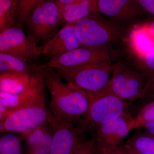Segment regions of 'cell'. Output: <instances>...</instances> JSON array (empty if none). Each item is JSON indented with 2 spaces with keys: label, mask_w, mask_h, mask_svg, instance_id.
Masks as SVG:
<instances>
[{
  "label": "cell",
  "mask_w": 154,
  "mask_h": 154,
  "mask_svg": "<svg viewBox=\"0 0 154 154\" xmlns=\"http://www.w3.org/2000/svg\"><path fill=\"white\" fill-rule=\"evenodd\" d=\"M82 46L76 34L74 24H67L43 45L42 54L51 60Z\"/></svg>",
  "instance_id": "14"
},
{
  "label": "cell",
  "mask_w": 154,
  "mask_h": 154,
  "mask_svg": "<svg viewBox=\"0 0 154 154\" xmlns=\"http://www.w3.org/2000/svg\"><path fill=\"white\" fill-rule=\"evenodd\" d=\"M98 152L99 154H136L125 144L104 150Z\"/></svg>",
  "instance_id": "28"
},
{
  "label": "cell",
  "mask_w": 154,
  "mask_h": 154,
  "mask_svg": "<svg viewBox=\"0 0 154 154\" xmlns=\"http://www.w3.org/2000/svg\"><path fill=\"white\" fill-rule=\"evenodd\" d=\"M48 125L46 127L40 145L33 148L28 149L27 154H50L52 133Z\"/></svg>",
  "instance_id": "25"
},
{
  "label": "cell",
  "mask_w": 154,
  "mask_h": 154,
  "mask_svg": "<svg viewBox=\"0 0 154 154\" xmlns=\"http://www.w3.org/2000/svg\"><path fill=\"white\" fill-rule=\"evenodd\" d=\"M42 67L45 85L50 95L51 112L55 117L78 124L89 108L90 97L71 83H64L62 77L55 69Z\"/></svg>",
  "instance_id": "1"
},
{
  "label": "cell",
  "mask_w": 154,
  "mask_h": 154,
  "mask_svg": "<svg viewBox=\"0 0 154 154\" xmlns=\"http://www.w3.org/2000/svg\"><path fill=\"white\" fill-rule=\"evenodd\" d=\"M95 154H99V153L98 152H96V153Z\"/></svg>",
  "instance_id": "34"
},
{
  "label": "cell",
  "mask_w": 154,
  "mask_h": 154,
  "mask_svg": "<svg viewBox=\"0 0 154 154\" xmlns=\"http://www.w3.org/2000/svg\"><path fill=\"white\" fill-rule=\"evenodd\" d=\"M79 0H56L58 5H66L75 2Z\"/></svg>",
  "instance_id": "33"
},
{
  "label": "cell",
  "mask_w": 154,
  "mask_h": 154,
  "mask_svg": "<svg viewBox=\"0 0 154 154\" xmlns=\"http://www.w3.org/2000/svg\"><path fill=\"white\" fill-rule=\"evenodd\" d=\"M39 65L26 62L19 58L0 53V74L8 73H33Z\"/></svg>",
  "instance_id": "18"
},
{
  "label": "cell",
  "mask_w": 154,
  "mask_h": 154,
  "mask_svg": "<svg viewBox=\"0 0 154 154\" xmlns=\"http://www.w3.org/2000/svg\"><path fill=\"white\" fill-rule=\"evenodd\" d=\"M6 133L0 138V154H22L19 137L13 134Z\"/></svg>",
  "instance_id": "22"
},
{
  "label": "cell",
  "mask_w": 154,
  "mask_h": 154,
  "mask_svg": "<svg viewBox=\"0 0 154 154\" xmlns=\"http://www.w3.org/2000/svg\"><path fill=\"white\" fill-rule=\"evenodd\" d=\"M43 68L39 65L33 72L28 88L17 94L0 92V121L15 110L45 97Z\"/></svg>",
  "instance_id": "11"
},
{
  "label": "cell",
  "mask_w": 154,
  "mask_h": 154,
  "mask_svg": "<svg viewBox=\"0 0 154 154\" xmlns=\"http://www.w3.org/2000/svg\"><path fill=\"white\" fill-rule=\"evenodd\" d=\"M146 25L149 33L154 37V19L146 23Z\"/></svg>",
  "instance_id": "32"
},
{
  "label": "cell",
  "mask_w": 154,
  "mask_h": 154,
  "mask_svg": "<svg viewBox=\"0 0 154 154\" xmlns=\"http://www.w3.org/2000/svg\"><path fill=\"white\" fill-rule=\"evenodd\" d=\"M22 28L15 25L0 33V53L14 56L33 63L42 53V47Z\"/></svg>",
  "instance_id": "9"
},
{
  "label": "cell",
  "mask_w": 154,
  "mask_h": 154,
  "mask_svg": "<svg viewBox=\"0 0 154 154\" xmlns=\"http://www.w3.org/2000/svg\"><path fill=\"white\" fill-rule=\"evenodd\" d=\"M47 124L48 122L33 131L23 135L26 140L28 149L33 148L40 145Z\"/></svg>",
  "instance_id": "26"
},
{
  "label": "cell",
  "mask_w": 154,
  "mask_h": 154,
  "mask_svg": "<svg viewBox=\"0 0 154 154\" xmlns=\"http://www.w3.org/2000/svg\"><path fill=\"white\" fill-rule=\"evenodd\" d=\"M98 0H79L66 5H58L63 23L74 24L81 19L98 12Z\"/></svg>",
  "instance_id": "16"
},
{
  "label": "cell",
  "mask_w": 154,
  "mask_h": 154,
  "mask_svg": "<svg viewBox=\"0 0 154 154\" xmlns=\"http://www.w3.org/2000/svg\"><path fill=\"white\" fill-rule=\"evenodd\" d=\"M143 128L146 132L154 136V121L146 124Z\"/></svg>",
  "instance_id": "31"
},
{
  "label": "cell",
  "mask_w": 154,
  "mask_h": 154,
  "mask_svg": "<svg viewBox=\"0 0 154 154\" xmlns=\"http://www.w3.org/2000/svg\"><path fill=\"white\" fill-rule=\"evenodd\" d=\"M134 117L128 112L103 124L93 136L96 140L97 152L123 144L131 131L134 129Z\"/></svg>",
  "instance_id": "13"
},
{
  "label": "cell",
  "mask_w": 154,
  "mask_h": 154,
  "mask_svg": "<svg viewBox=\"0 0 154 154\" xmlns=\"http://www.w3.org/2000/svg\"><path fill=\"white\" fill-rule=\"evenodd\" d=\"M48 122L52 133L50 154H74L86 139V134L79 126L57 118L50 111Z\"/></svg>",
  "instance_id": "12"
},
{
  "label": "cell",
  "mask_w": 154,
  "mask_h": 154,
  "mask_svg": "<svg viewBox=\"0 0 154 154\" xmlns=\"http://www.w3.org/2000/svg\"><path fill=\"white\" fill-rule=\"evenodd\" d=\"M131 105L113 94H104L91 100L78 126L86 134H91L93 136L101 125L128 112Z\"/></svg>",
  "instance_id": "5"
},
{
  "label": "cell",
  "mask_w": 154,
  "mask_h": 154,
  "mask_svg": "<svg viewBox=\"0 0 154 154\" xmlns=\"http://www.w3.org/2000/svg\"><path fill=\"white\" fill-rule=\"evenodd\" d=\"M78 38L84 46L102 48L122 55L130 31L118 27L97 12L74 23Z\"/></svg>",
  "instance_id": "2"
},
{
  "label": "cell",
  "mask_w": 154,
  "mask_h": 154,
  "mask_svg": "<svg viewBox=\"0 0 154 154\" xmlns=\"http://www.w3.org/2000/svg\"><path fill=\"white\" fill-rule=\"evenodd\" d=\"M143 9L154 19V0H137Z\"/></svg>",
  "instance_id": "29"
},
{
  "label": "cell",
  "mask_w": 154,
  "mask_h": 154,
  "mask_svg": "<svg viewBox=\"0 0 154 154\" xmlns=\"http://www.w3.org/2000/svg\"><path fill=\"white\" fill-rule=\"evenodd\" d=\"M14 1H15V2H17V0H14Z\"/></svg>",
  "instance_id": "35"
},
{
  "label": "cell",
  "mask_w": 154,
  "mask_h": 154,
  "mask_svg": "<svg viewBox=\"0 0 154 154\" xmlns=\"http://www.w3.org/2000/svg\"><path fill=\"white\" fill-rule=\"evenodd\" d=\"M143 98L154 99V82L152 83L148 91L146 92Z\"/></svg>",
  "instance_id": "30"
},
{
  "label": "cell",
  "mask_w": 154,
  "mask_h": 154,
  "mask_svg": "<svg viewBox=\"0 0 154 154\" xmlns=\"http://www.w3.org/2000/svg\"><path fill=\"white\" fill-rule=\"evenodd\" d=\"M121 56L102 48L84 46L50 60L41 66L56 69L71 67L96 63H113Z\"/></svg>",
  "instance_id": "10"
},
{
  "label": "cell",
  "mask_w": 154,
  "mask_h": 154,
  "mask_svg": "<svg viewBox=\"0 0 154 154\" xmlns=\"http://www.w3.org/2000/svg\"><path fill=\"white\" fill-rule=\"evenodd\" d=\"M107 93L113 94L128 103H131L145 94L143 75L133 67L128 60L120 58L113 64V71Z\"/></svg>",
  "instance_id": "4"
},
{
  "label": "cell",
  "mask_w": 154,
  "mask_h": 154,
  "mask_svg": "<svg viewBox=\"0 0 154 154\" xmlns=\"http://www.w3.org/2000/svg\"><path fill=\"white\" fill-rule=\"evenodd\" d=\"M97 152L96 140L94 136L86 140L77 147L74 154H95Z\"/></svg>",
  "instance_id": "27"
},
{
  "label": "cell",
  "mask_w": 154,
  "mask_h": 154,
  "mask_svg": "<svg viewBox=\"0 0 154 154\" xmlns=\"http://www.w3.org/2000/svg\"><path fill=\"white\" fill-rule=\"evenodd\" d=\"M154 47V37L149 33L146 23L136 26L130 31L127 48L136 58L135 59L142 58Z\"/></svg>",
  "instance_id": "15"
},
{
  "label": "cell",
  "mask_w": 154,
  "mask_h": 154,
  "mask_svg": "<svg viewBox=\"0 0 154 154\" xmlns=\"http://www.w3.org/2000/svg\"><path fill=\"white\" fill-rule=\"evenodd\" d=\"M134 119V129L143 128L147 123L154 121V100L144 106Z\"/></svg>",
  "instance_id": "23"
},
{
  "label": "cell",
  "mask_w": 154,
  "mask_h": 154,
  "mask_svg": "<svg viewBox=\"0 0 154 154\" xmlns=\"http://www.w3.org/2000/svg\"><path fill=\"white\" fill-rule=\"evenodd\" d=\"M49 112L46 107L45 97L42 98L15 110L1 120L0 131L27 134L47 122Z\"/></svg>",
  "instance_id": "8"
},
{
  "label": "cell",
  "mask_w": 154,
  "mask_h": 154,
  "mask_svg": "<svg viewBox=\"0 0 154 154\" xmlns=\"http://www.w3.org/2000/svg\"><path fill=\"white\" fill-rule=\"evenodd\" d=\"M60 22V11L56 0H40L23 25L37 43L45 44L55 34Z\"/></svg>",
  "instance_id": "6"
},
{
  "label": "cell",
  "mask_w": 154,
  "mask_h": 154,
  "mask_svg": "<svg viewBox=\"0 0 154 154\" xmlns=\"http://www.w3.org/2000/svg\"><path fill=\"white\" fill-rule=\"evenodd\" d=\"M113 63H96L54 69L68 82L84 91L91 100L107 94Z\"/></svg>",
  "instance_id": "3"
},
{
  "label": "cell",
  "mask_w": 154,
  "mask_h": 154,
  "mask_svg": "<svg viewBox=\"0 0 154 154\" xmlns=\"http://www.w3.org/2000/svg\"><path fill=\"white\" fill-rule=\"evenodd\" d=\"M17 2L0 0V32L15 25Z\"/></svg>",
  "instance_id": "21"
},
{
  "label": "cell",
  "mask_w": 154,
  "mask_h": 154,
  "mask_svg": "<svg viewBox=\"0 0 154 154\" xmlns=\"http://www.w3.org/2000/svg\"><path fill=\"white\" fill-rule=\"evenodd\" d=\"M125 144L136 154H154V136L145 131H137Z\"/></svg>",
  "instance_id": "19"
},
{
  "label": "cell",
  "mask_w": 154,
  "mask_h": 154,
  "mask_svg": "<svg viewBox=\"0 0 154 154\" xmlns=\"http://www.w3.org/2000/svg\"><path fill=\"white\" fill-rule=\"evenodd\" d=\"M97 11L116 25L128 31L149 22V15L137 0H98Z\"/></svg>",
  "instance_id": "7"
},
{
  "label": "cell",
  "mask_w": 154,
  "mask_h": 154,
  "mask_svg": "<svg viewBox=\"0 0 154 154\" xmlns=\"http://www.w3.org/2000/svg\"><path fill=\"white\" fill-rule=\"evenodd\" d=\"M33 73L0 74V92L11 94L22 93L29 85Z\"/></svg>",
  "instance_id": "17"
},
{
  "label": "cell",
  "mask_w": 154,
  "mask_h": 154,
  "mask_svg": "<svg viewBox=\"0 0 154 154\" xmlns=\"http://www.w3.org/2000/svg\"><path fill=\"white\" fill-rule=\"evenodd\" d=\"M128 61L133 67L143 75L146 93L154 82V47L142 58Z\"/></svg>",
  "instance_id": "20"
},
{
  "label": "cell",
  "mask_w": 154,
  "mask_h": 154,
  "mask_svg": "<svg viewBox=\"0 0 154 154\" xmlns=\"http://www.w3.org/2000/svg\"><path fill=\"white\" fill-rule=\"evenodd\" d=\"M40 0H17L16 20L23 25L30 12Z\"/></svg>",
  "instance_id": "24"
}]
</instances>
